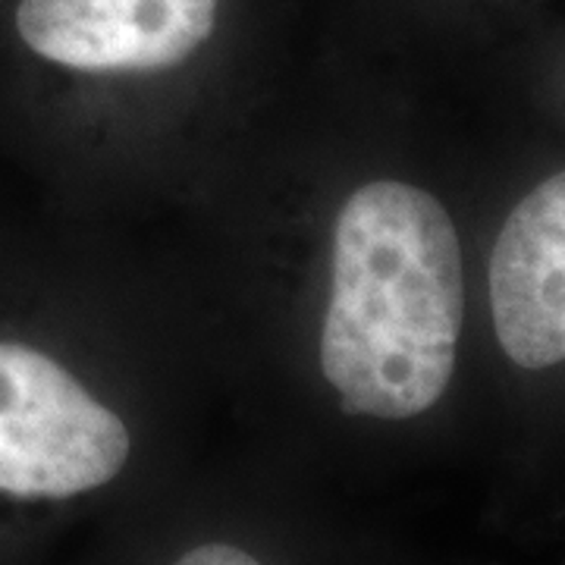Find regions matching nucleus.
I'll use <instances>...</instances> for the list:
<instances>
[{"label":"nucleus","instance_id":"1","mask_svg":"<svg viewBox=\"0 0 565 565\" xmlns=\"http://www.w3.org/2000/svg\"><path fill=\"white\" fill-rule=\"evenodd\" d=\"M465 262L446 204L403 180L355 189L333 223L321 371L349 415L405 422L459 364Z\"/></svg>","mask_w":565,"mask_h":565},{"label":"nucleus","instance_id":"2","mask_svg":"<svg viewBox=\"0 0 565 565\" xmlns=\"http://www.w3.org/2000/svg\"><path fill=\"white\" fill-rule=\"evenodd\" d=\"M129 427L51 355L0 340V493L66 500L110 484Z\"/></svg>","mask_w":565,"mask_h":565},{"label":"nucleus","instance_id":"3","mask_svg":"<svg viewBox=\"0 0 565 565\" xmlns=\"http://www.w3.org/2000/svg\"><path fill=\"white\" fill-rule=\"evenodd\" d=\"M487 299L509 362L527 374L565 371V167L505 214L487 262Z\"/></svg>","mask_w":565,"mask_h":565},{"label":"nucleus","instance_id":"4","mask_svg":"<svg viewBox=\"0 0 565 565\" xmlns=\"http://www.w3.org/2000/svg\"><path fill=\"white\" fill-rule=\"evenodd\" d=\"M221 0H22L20 39L82 73H154L211 39Z\"/></svg>","mask_w":565,"mask_h":565},{"label":"nucleus","instance_id":"5","mask_svg":"<svg viewBox=\"0 0 565 565\" xmlns=\"http://www.w3.org/2000/svg\"><path fill=\"white\" fill-rule=\"evenodd\" d=\"M173 565H264L262 559H255L252 553H245L243 546L233 544H202L195 550H189L185 556H180Z\"/></svg>","mask_w":565,"mask_h":565}]
</instances>
